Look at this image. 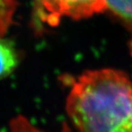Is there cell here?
I'll return each mask as SVG.
<instances>
[{"instance_id": "7a4b0ae2", "label": "cell", "mask_w": 132, "mask_h": 132, "mask_svg": "<svg viewBox=\"0 0 132 132\" xmlns=\"http://www.w3.org/2000/svg\"><path fill=\"white\" fill-rule=\"evenodd\" d=\"M105 7V0H39L37 11L43 21L55 25L62 16L84 18L103 11Z\"/></svg>"}, {"instance_id": "ba28073f", "label": "cell", "mask_w": 132, "mask_h": 132, "mask_svg": "<svg viewBox=\"0 0 132 132\" xmlns=\"http://www.w3.org/2000/svg\"><path fill=\"white\" fill-rule=\"evenodd\" d=\"M131 50H132V45H131Z\"/></svg>"}, {"instance_id": "277c9868", "label": "cell", "mask_w": 132, "mask_h": 132, "mask_svg": "<svg viewBox=\"0 0 132 132\" xmlns=\"http://www.w3.org/2000/svg\"><path fill=\"white\" fill-rule=\"evenodd\" d=\"M105 5L118 16L132 22V0H105Z\"/></svg>"}, {"instance_id": "3957f363", "label": "cell", "mask_w": 132, "mask_h": 132, "mask_svg": "<svg viewBox=\"0 0 132 132\" xmlns=\"http://www.w3.org/2000/svg\"><path fill=\"white\" fill-rule=\"evenodd\" d=\"M18 62L19 57L14 45L0 37V80L13 73Z\"/></svg>"}, {"instance_id": "8992f818", "label": "cell", "mask_w": 132, "mask_h": 132, "mask_svg": "<svg viewBox=\"0 0 132 132\" xmlns=\"http://www.w3.org/2000/svg\"><path fill=\"white\" fill-rule=\"evenodd\" d=\"M11 132H44L32 125L24 116L19 115L12 119L10 123Z\"/></svg>"}, {"instance_id": "52a82bcc", "label": "cell", "mask_w": 132, "mask_h": 132, "mask_svg": "<svg viewBox=\"0 0 132 132\" xmlns=\"http://www.w3.org/2000/svg\"><path fill=\"white\" fill-rule=\"evenodd\" d=\"M130 120H131V123H132V111H131V115H130Z\"/></svg>"}, {"instance_id": "5b68a950", "label": "cell", "mask_w": 132, "mask_h": 132, "mask_svg": "<svg viewBox=\"0 0 132 132\" xmlns=\"http://www.w3.org/2000/svg\"><path fill=\"white\" fill-rule=\"evenodd\" d=\"M14 8L13 0H0V37L5 35L10 26Z\"/></svg>"}, {"instance_id": "6da1fadb", "label": "cell", "mask_w": 132, "mask_h": 132, "mask_svg": "<svg viewBox=\"0 0 132 132\" xmlns=\"http://www.w3.org/2000/svg\"><path fill=\"white\" fill-rule=\"evenodd\" d=\"M66 107L79 132H132V82L120 71H86L71 82Z\"/></svg>"}]
</instances>
